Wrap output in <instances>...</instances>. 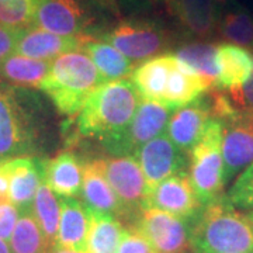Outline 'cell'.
Masks as SVG:
<instances>
[{"label":"cell","instance_id":"obj_1","mask_svg":"<svg viewBox=\"0 0 253 253\" xmlns=\"http://www.w3.org/2000/svg\"><path fill=\"white\" fill-rule=\"evenodd\" d=\"M139 99L132 82L121 79L101 83L78 114V135L97 139L106 146L131 123Z\"/></svg>","mask_w":253,"mask_h":253},{"label":"cell","instance_id":"obj_2","mask_svg":"<svg viewBox=\"0 0 253 253\" xmlns=\"http://www.w3.org/2000/svg\"><path fill=\"white\" fill-rule=\"evenodd\" d=\"M190 242L193 253H253V222L222 196L191 221Z\"/></svg>","mask_w":253,"mask_h":253},{"label":"cell","instance_id":"obj_3","mask_svg":"<svg viewBox=\"0 0 253 253\" xmlns=\"http://www.w3.org/2000/svg\"><path fill=\"white\" fill-rule=\"evenodd\" d=\"M104 81L91 59L81 51L55 58L51 71L41 86L54 106L65 117H78L86 100Z\"/></svg>","mask_w":253,"mask_h":253},{"label":"cell","instance_id":"obj_4","mask_svg":"<svg viewBox=\"0 0 253 253\" xmlns=\"http://www.w3.org/2000/svg\"><path fill=\"white\" fill-rule=\"evenodd\" d=\"M222 121L210 118L203 136L190 152V181L203 206L222 197L224 161H222Z\"/></svg>","mask_w":253,"mask_h":253},{"label":"cell","instance_id":"obj_5","mask_svg":"<svg viewBox=\"0 0 253 253\" xmlns=\"http://www.w3.org/2000/svg\"><path fill=\"white\" fill-rule=\"evenodd\" d=\"M103 40L117 48L129 61L138 63L162 55L172 45L173 36L161 23L132 18L118 23L103 36Z\"/></svg>","mask_w":253,"mask_h":253},{"label":"cell","instance_id":"obj_6","mask_svg":"<svg viewBox=\"0 0 253 253\" xmlns=\"http://www.w3.org/2000/svg\"><path fill=\"white\" fill-rule=\"evenodd\" d=\"M36 129L16 90L0 82V163L28 156L36 148Z\"/></svg>","mask_w":253,"mask_h":253},{"label":"cell","instance_id":"obj_7","mask_svg":"<svg viewBox=\"0 0 253 253\" xmlns=\"http://www.w3.org/2000/svg\"><path fill=\"white\" fill-rule=\"evenodd\" d=\"M131 228L136 229L152 246L155 253H190L191 222L158 208H142Z\"/></svg>","mask_w":253,"mask_h":253},{"label":"cell","instance_id":"obj_8","mask_svg":"<svg viewBox=\"0 0 253 253\" xmlns=\"http://www.w3.org/2000/svg\"><path fill=\"white\" fill-rule=\"evenodd\" d=\"M170 111L165 104L139 99L131 123L114 141L106 145V149L116 156L134 155L141 146L166 131Z\"/></svg>","mask_w":253,"mask_h":253},{"label":"cell","instance_id":"obj_9","mask_svg":"<svg viewBox=\"0 0 253 253\" xmlns=\"http://www.w3.org/2000/svg\"><path fill=\"white\" fill-rule=\"evenodd\" d=\"M104 173L123 207L124 217H135L146 200V183L134 155L101 158Z\"/></svg>","mask_w":253,"mask_h":253},{"label":"cell","instance_id":"obj_10","mask_svg":"<svg viewBox=\"0 0 253 253\" xmlns=\"http://www.w3.org/2000/svg\"><path fill=\"white\" fill-rule=\"evenodd\" d=\"M203 207L191 186L189 172L180 170L156 184L148 193L142 208H158L191 222Z\"/></svg>","mask_w":253,"mask_h":253},{"label":"cell","instance_id":"obj_11","mask_svg":"<svg viewBox=\"0 0 253 253\" xmlns=\"http://www.w3.org/2000/svg\"><path fill=\"white\" fill-rule=\"evenodd\" d=\"M134 156L144 172L146 196L156 184L184 170L187 165V155L181 152L165 132L141 146Z\"/></svg>","mask_w":253,"mask_h":253},{"label":"cell","instance_id":"obj_12","mask_svg":"<svg viewBox=\"0 0 253 253\" xmlns=\"http://www.w3.org/2000/svg\"><path fill=\"white\" fill-rule=\"evenodd\" d=\"M91 18L78 0H41L33 26L56 36L81 37L87 34Z\"/></svg>","mask_w":253,"mask_h":253},{"label":"cell","instance_id":"obj_13","mask_svg":"<svg viewBox=\"0 0 253 253\" xmlns=\"http://www.w3.org/2000/svg\"><path fill=\"white\" fill-rule=\"evenodd\" d=\"M224 179L231 180L236 173L253 163V117L239 111L236 117L222 121Z\"/></svg>","mask_w":253,"mask_h":253},{"label":"cell","instance_id":"obj_14","mask_svg":"<svg viewBox=\"0 0 253 253\" xmlns=\"http://www.w3.org/2000/svg\"><path fill=\"white\" fill-rule=\"evenodd\" d=\"M165 7L186 36L204 41L217 31L219 17L214 0H169Z\"/></svg>","mask_w":253,"mask_h":253},{"label":"cell","instance_id":"obj_15","mask_svg":"<svg viewBox=\"0 0 253 253\" xmlns=\"http://www.w3.org/2000/svg\"><path fill=\"white\" fill-rule=\"evenodd\" d=\"M210 118L211 114L207 96H201L189 106L173 113L166 126V135L181 152L190 155L191 149L203 136Z\"/></svg>","mask_w":253,"mask_h":253},{"label":"cell","instance_id":"obj_16","mask_svg":"<svg viewBox=\"0 0 253 253\" xmlns=\"http://www.w3.org/2000/svg\"><path fill=\"white\" fill-rule=\"evenodd\" d=\"M84 38L86 36H56L54 33L31 26L21 33L14 52L40 61H54L55 58L66 52L82 51Z\"/></svg>","mask_w":253,"mask_h":253},{"label":"cell","instance_id":"obj_17","mask_svg":"<svg viewBox=\"0 0 253 253\" xmlns=\"http://www.w3.org/2000/svg\"><path fill=\"white\" fill-rule=\"evenodd\" d=\"M9 170V200L20 212L33 208L34 197L41 181L44 180L42 162L36 158L20 156L6 161Z\"/></svg>","mask_w":253,"mask_h":253},{"label":"cell","instance_id":"obj_18","mask_svg":"<svg viewBox=\"0 0 253 253\" xmlns=\"http://www.w3.org/2000/svg\"><path fill=\"white\" fill-rule=\"evenodd\" d=\"M81 193L86 206L93 211L111 214L117 218L124 217L123 207L106 177L101 158L83 162Z\"/></svg>","mask_w":253,"mask_h":253},{"label":"cell","instance_id":"obj_19","mask_svg":"<svg viewBox=\"0 0 253 253\" xmlns=\"http://www.w3.org/2000/svg\"><path fill=\"white\" fill-rule=\"evenodd\" d=\"M44 181L56 196L76 199L82 191L83 162L73 152H59L52 159L42 162Z\"/></svg>","mask_w":253,"mask_h":253},{"label":"cell","instance_id":"obj_20","mask_svg":"<svg viewBox=\"0 0 253 253\" xmlns=\"http://www.w3.org/2000/svg\"><path fill=\"white\" fill-rule=\"evenodd\" d=\"M59 225L55 245L76 252L86 253L90 228L89 208L78 199L59 200Z\"/></svg>","mask_w":253,"mask_h":253},{"label":"cell","instance_id":"obj_21","mask_svg":"<svg viewBox=\"0 0 253 253\" xmlns=\"http://www.w3.org/2000/svg\"><path fill=\"white\" fill-rule=\"evenodd\" d=\"M210 89L207 82L200 75L176 58L168 78L162 104L170 110L181 109L196 101Z\"/></svg>","mask_w":253,"mask_h":253},{"label":"cell","instance_id":"obj_22","mask_svg":"<svg viewBox=\"0 0 253 253\" xmlns=\"http://www.w3.org/2000/svg\"><path fill=\"white\" fill-rule=\"evenodd\" d=\"M217 68L218 89H241L253 76V52L235 44L217 45Z\"/></svg>","mask_w":253,"mask_h":253},{"label":"cell","instance_id":"obj_23","mask_svg":"<svg viewBox=\"0 0 253 253\" xmlns=\"http://www.w3.org/2000/svg\"><path fill=\"white\" fill-rule=\"evenodd\" d=\"M82 51L90 58L104 82L121 81L134 72L135 63L104 40L86 36Z\"/></svg>","mask_w":253,"mask_h":253},{"label":"cell","instance_id":"obj_24","mask_svg":"<svg viewBox=\"0 0 253 253\" xmlns=\"http://www.w3.org/2000/svg\"><path fill=\"white\" fill-rule=\"evenodd\" d=\"M173 54H162L142 62L132 72V84L141 99L162 104L168 78L174 63Z\"/></svg>","mask_w":253,"mask_h":253},{"label":"cell","instance_id":"obj_25","mask_svg":"<svg viewBox=\"0 0 253 253\" xmlns=\"http://www.w3.org/2000/svg\"><path fill=\"white\" fill-rule=\"evenodd\" d=\"M52 61H40L23 55L11 54L0 62V76L13 86L40 89L49 75Z\"/></svg>","mask_w":253,"mask_h":253},{"label":"cell","instance_id":"obj_26","mask_svg":"<svg viewBox=\"0 0 253 253\" xmlns=\"http://www.w3.org/2000/svg\"><path fill=\"white\" fill-rule=\"evenodd\" d=\"M89 208V207H87ZM90 228L86 253H117L124 228L117 217L89 208Z\"/></svg>","mask_w":253,"mask_h":253},{"label":"cell","instance_id":"obj_27","mask_svg":"<svg viewBox=\"0 0 253 253\" xmlns=\"http://www.w3.org/2000/svg\"><path fill=\"white\" fill-rule=\"evenodd\" d=\"M173 54L200 75L211 89L217 87V45L207 41H193L180 45Z\"/></svg>","mask_w":253,"mask_h":253},{"label":"cell","instance_id":"obj_28","mask_svg":"<svg viewBox=\"0 0 253 253\" xmlns=\"http://www.w3.org/2000/svg\"><path fill=\"white\" fill-rule=\"evenodd\" d=\"M31 212L45 236L46 244L51 251V248L56 242L61 207H59V200L56 199L54 191L48 187V184L44 180L41 181L40 187L37 190Z\"/></svg>","mask_w":253,"mask_h":253},{"label":"cell","instance_id":"obj_29","mask_svg":"<svg viewBox=\"0 0 253 253\" xmlns=\"http://www.w3.org/2000/svg\"><path fill=\"white\" fill-rule=\"evenodd\" d=\"M11 253H48L45 236L31 211L20 212L17 224L9 241Z\"/></svg>","mask_w":253,"mask_h":253},{"label":"cell","instance_id":"obj_30","mask_svg":"<svg viewBox=\"0 0 253 253\" xmlns=\"http://www.w3.org/2000/svg\"><path fill=\"white\" fill-rule=\"evenodd\" d=\"M217 33L225 41L253 49V17L245 9L231 10L218 20Z\"/></svg>","mask_w":253,"mask_h":253},{"label":"cell","instance_id":"obj_31","mask_svg":"<svg viewBox=\"0 0 253 253\" xmlns=\"http://www.w3.org/2000/svg\"><path fill=\"white\" fill-rule=\"evenodd\" d=\"M41 0H0V24L16 30L33 26Z\"/></svg>","mask_w":253,"mask_h":253},{"label":"cell","instance_id":"obj_32","mask_svg":"<svg viewBox=\"0 0 253 253\" xmlns=\"http://www.w3.org/2000/svg\"><path fill=\"white\" fill-rule=\"evenodd\" d=\"M229 203L235 208L253 210V163L245 169L242 174L236 179L226 196Z\"/></svg>","mask_w":253,"mask_h":253},{"label":"cell","instance_id":"obj_33","mask_svg":"<svg viewBox=\"0 0 253 253\" xmlns=\"http://www.w3.org/2000/svg\"><path fill=\"white\" fill-rule=\"evenodd\" d=\"M117 253H155L149 242L134 228H124Z\"/></svg>","mask_w":253,"mask_h":253},{"label":"cell","instance_id":"obj_34","mask_svg":"<svg viewBox=\"0 0 253 253\" xmlns=\"http://www.w3.org/2000/svg\"><path fill=\"white\" fill-rule=\"evenodd\" d=\"M20 218V211L10 201L0 204V239L9 242L14 226Z\"/></svg>","mask_w":253,"mask_h":253},{"label":"cell","instance_id":"obj_35","mask_svg":"<svg viewBox=\"0 0 253 253\" xmlns=\"http://www.w3.org/2000/svg\"><path fill=\"white\" fill-rule=\"evenodd\" d=\"M226 93L229 94V97H231L236 109L246 116L253 117V76L245 83L241 89L228 90Z\"/></svg>","mask_w":253,"mask_h":253},{"label":"cell","instance_id":"obj_36","mask_svg":"<svg viewBox=\"0 0 253 253\" xmlns=\"http://www.w3.org/2000/svg\"><path fill=\"white\" fill-rule=\"evenodd\" d=\"M24 30H16L0 24V62L16 51L18 40Z\"/></svg>","mask_w":253,"mask_h":253},{"label":"cell","instance_id":"obj_37","mask_svg":"<svg viewBox=\"0 0 253 253\" xmlns=\"http://www.w3.org/2000/svg\"><path fill=\"white\" fill-rule=\"evenodd\" d=\"M96 3H99L101 7L110 10L114 14H120V7H118L117 0H93Z\"/></svg>","mask_w":253,"mask_h":253},{"label":"cell","instance_id":"obj_38","mask_svg":"<svg viewBox=\"0 0 253 253\" xmlns=\"http://www.w3.org/2000/svg\"><path fill=\"white\" fill-rule=\"evenodd\" d=\"M48 253H83V252H76V251H71V249H65L62 246H58V245H54L51 248V251Z\"/></svg>","mask_w":253,"mask_h":253},{"label":"cell","instance_id":"obj_39","mask_svg":"<svg viewBox=\"0 0 253 253\" xmlns=\"http://www.w3.org/2000/svg\"><path fill=\"white\" fill-rule=\"evenodd\" d=\"M0 253H11L10 252L9 244L4 242V241H1V239H0Z\"/></svg>","mask_w":253,"mask_h":253},{"label":"cell","instance_id":"obj_40","mask_svg":"<svg viewBox=\"0 0 253 253\" xmlns=\"http://www.w3.org/2000/svg\"><path fill=\"white\" fill-rule=\"evenodd\" d=\"M217 4H219V6H225V4H229V3H232L234 0H214Z\"/></svg>","mask_w":253,"mask_h":253},{"label":"cell","instance_id":"obj_41","mask_svg":"<svg viewBox=\"0 0 253 253\" xmlns=\"http://www.w3.org/2000/svg\"><path fill=\"white\" fill-rule=\"evenodd\" d=\"M248 218H249V219H251V221L253 222V210H252V211H249V214H248Z\"/></svg>","mask_w":253,"mask_h":253},{"label":"cell","instance_id":"obj_42","mask_svg":"<svg viewBox=\"0 0 253 253\" xmlns=\"http://www.w3.org/2000/svg\"><path fill=\"white\" fill-rule=\"evenodd\" d=\"M154 1H156V3H162V4H166L169 0H154Z\"/></svg>","mask_w":253,"mask_h":253}]
</instances>
